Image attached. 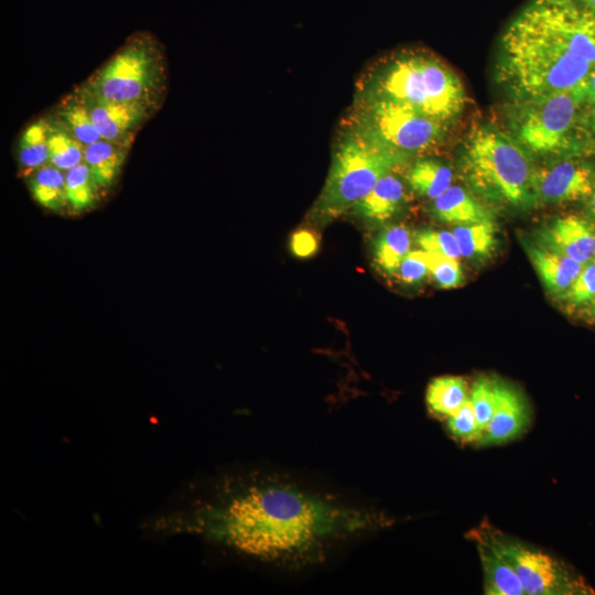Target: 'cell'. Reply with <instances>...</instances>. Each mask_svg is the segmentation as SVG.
Listing matches in <instances>:
<instances>
[{"label": "cell", "instance_id": "1", "mask_svg": "<svg viewBox=\"0 0 595 595\" xmlns=\"http://www.w3.org/2000/svg\"><path fill=\"white\" fill-rule=\"evenodd\" d=\"M374 511L315 490L288 475H251L210 511L209 531L229 547L273 567L300 570L383 527Z\"/></svg>", "mask_w": 595, "mask_h": 595}, {"label": "cell", "instance_id": "2", "mask_svg": "<svg viewBox=\"0 0 595 595\" xmlns=\"http://www.w3.org/2000/svg\"><path fill=\"white\" fill-rule=\"evenodd\" d=\"M595 68V10L578 0H531L508 23L497 78L515 104L587 90Z\"/></svg>", "mask_w": 595, "mask_h": 595}, {"label": "cell", "instance_id": "3", "mask_svg": "<svg viewBox=\"0 0 595 595\" xmlns=\"http://www.w3.org/2000/svg\"><path fill=\"white\" fill-rule=\"evenodd\" d=\"M359 94L405 104L447 123L467 101L459 77L439 58L424 53L401 54L377 66Z\"/></svg>", "mask_w": 595, "mask_h": 595}, {"label": "cell", "instance_id": "4", "mask_svg": "<svg viewBox=\"0 0 595 595\" xmlns=\"http://www.w3.org/2000/svg\"><path fill=\"white\" fill-rule=\"evenodd\" d=\"M463 170L486 198L523 207L534 202V166L528 150L508 133L488 125L475 128L465 143Z\"/></svg>", "mask_w": 595, "mask_h": 595}, {"label": "cell", "instance_id": "5", "mask_svg": "<svg viewBox=\"0 0 595 595\" xmlns=\"http://www.w3.org/2000/svg\"><path fill=\"white\" fill-rule=\"evenodd\" d=\"M405 156L348 126L335 149L326 183L316 202V217L331 219L354 207Z\"/></svg>", "mask_w": 595, "mask_h": 595}, {"label": "cell", "instance_id": "6", "mask_svg": "<svg viewBox=\"0 0 595 595\" xmlns=\"http://www.w3.org/2000/svg\"><path fill=\"white\" fill-rule=\"evenodd\" d=\"M348 126L405 155L436 147L447 131V122L405 104L367 94H359Z\"/></svg>", "mask_w": 595, "mask_h": 595}, {"label": "cell", "instance_id": "7", "mask_svg": "<svg viewBox=\"0 0 595 595\" xmlns=\"http://www.w3.org/2000/svg\"><path fill=\"white\" fill-rule=\"evenodd\" d=\"M163 57L145 34L130 39L88 82L84 90L116 102L152 107L161 93Z\"/></svg>", "mask_w": 595, "mask_h": 595}, {"label": "cell", "instance_id": "8", "mask_svg": "<svg viewBox=\"0 0 595 595\" xmlns=\"http://www.w3.org/2000/svg\"><path fill=\"white\" fill-rule=\"evenodd\" d=\"M586 90L554 93L516 104L512 129L528 151L541 155L571 149L577 137Z\"/></svg>", "mask_w": 595, "mask_h": 595}, {"label": "cell", "instance_id": "9", "mask_svg": "<svg viewBox=\"0 0 595 595\" xmlns=\"http://www.w3.org/2000/svg\"><path fill=\"white\" fill-rule=\"evenodd\" d=\"M467 537L482 540L494 548L515 570L526 594H594L593 588L572 566L537 547L506 534L486 521L473 529Z\"/></svg>", "mask_w": 595, "mask_h": 595}, {"label": "cell", "instance_id": "10", "mask_svg": "<svg viewBox=\"0 0 595 595\" xmlns=\"http://www.w3.org/2000/svg\"><path fill=\"white\" fill-rule=\"evenodd\" d=\"M594 192L595 171L578 160L565 159L534 171L536 202L564 204L592 196Z\"/></svg>", "mask_w": 595, "mask_h": 595}, {"label": "cell", "instance_id": "11", "mask_svg": "<svg viewBox=\"0 0 595 595\" xmlns=\"http://www.w3.org/2000/svg\"><path fill=\"white\" fill-rule=\"evenodd\" d=\"M495 408L480 441L482 445H498L513 441L524 433L530 424V407L516 387L495 379Z\"/></svg>", "mask_w": 595, "mask_h": 595}, {"label": "cell", "instance_id": "12", "mask_svg": "<svg viewBox=\"0 0 595 595\" xmlns=\"http://www.w3.org/2000/svg\"><path fill=\"white\" fill-rule=\"evenodd\" d=\"M80 96L101 138L119 143H129L133 131L151 109L139 104L104 100L84 89Z\"/></svg>", "mask_w": 595, "mask_h": 595}, {"label": "cell", "instance_id": "13", "mask_svg": "<svg viewBox=\"0 0 595 595\" xmlns=\"http://www.w3.org/2000/svg\"><path fill=\"white\" fill-rule=\"evenodd\" d=\"M543 246L585 264L595 260V226L569 215L555 219L542 231Z\"/></svg>", "mask_w": 595, "mask_h": 595}, {"label": "cell", "instance_id": "14", "mask_svg": "<svg viewBox=\"0 0 595 595\" xmlns=\"http://www.w3.org/2000/svg\"><path fill=\"white\" fill-rule=\"evenodd\" d=\"M527 252L545 289L563 296L584 264L545 246L527 244Z\"/></svg>", "mask_w": 595, "mask_h": 595}, {"label": "cell", "instance_id": "15", "mask_svg": "<svg viewBox=\"0 0 595 595\" xmlns=\"http://www.w3.org/2000/svg\"><path fill=\"white\" fill-rule=\"evenodd\" d=\"M432 212L439 220L456 226L493 220L489 210L459 185H452L435 198Z\"/></svg>", "mask_w": 595, "mask_h": 595}, {"label": "cell", "instance_id": "16", "mask_svg": "<svg viewBox=\"0 0 595 595\" xmlns=\"http://www.w3.org/2000/svg\"><path fill=\"white\" fill-rule=\"evenodd\" d=\"M403 199V183L396 175L388 173L380 177L353 208L357 215L366 219L382 223L398 212Z\"/></svg>", "mask_w": 595, "mask_h": 595}, {"label": "cell", "instance_id": "17", "mask_svg": "<svg viewBox=\"0 0 595 595\" xmlns=\"http://www.w3.org/2000/svg\"><path fill=\"white\" fill-rule=\"evenodd\" d=\"M484 573V593L488 595H523V585L510 564L489 544L474 539Z\"/></svg>", "mask_w": 595, "mask_h": 595}, {"label": "cell", "instance_id": "18", "mask_svg": "<svg viewBox=\"0 0 595 595\" xmlns=\"http://www.w3.org/2000/svg\"><path fill=\"white\" fill-rule=\"evenodd\" d=\"M128 144L100 139L84 148V162L89 166L95 185L107 186L116 177Z\"/></svg>", "mask_w": 595, "mask_h": 595}, {"label": "cell", "instance_id": "19", "mask_svg": "<svg viewBox=\"0 0 595 595\" xmlns=\"http://www.w3.org/2000/svg\"><path fill=\"white\" fill-rule=\"evenodd\" d=\"M469 398L467 382L459 376L434 378L426 389V404L432 414L448 419Z\"/></svg>", "mask_w": 595, "mask_h": 595}, {"label": "cell", "instance_id": "20", "mask_svg": "<svg viewBox=\"0 0 595 595\" xmlns=\"http://www.w3.org/2000/svg\"><path fill=\"white\" fill-rule=\"evenodd\" d=\"M408 182L418 195L435 199L453 185L452 169L434 159H420L411 166Z\"/></svg>", "mask_w": 595, "mask_h": 595}, {"label": "cell", "instance_id": "21", "mask_svg": "<svg viewBox=\"0 0 595 595\" xmlns=\"http://www.w3.org/2000/svg\"><path fill=\"white\" fill-rule=\"evenodd\" d=\"M411 235L402 225L383 228L374 244V259L377 267L388 273H396L403 258L410 252Z\"/></svg>", "mask_w": 595, "mask_h": 595}, {"label": "cell", "instance_id": "22", "mask_svg": "<svg viewBox=\"0 0 595 595\" xmlns=\"http://www.w3.org/2000/svg\"><path fill=\"white\" fill-rule=\"evenodd\" d=\"M452 232L457 241L461 256L468 259H485L491 256L497 246L494 220L459 225Z\"/></svg>", "mask_w": 595, "mask_h": 595}, {"label": "cell", "instance_id": "23", "mask_svg": "<svg viewBox=\"0 0 595 595\" xmlns=\"http://www.w3.org/2000/svg\"><path fill=\"white\" fill-rule=\"evenodd\" d=\"M31 173L30 186L34 198L47 208L60 209L67 201L63 171L46 163Z\"/></svg>", "mask_w": 595, "mask_h": 595}, {"label": "cell", "instance_id": "24", "mask_svg": "<svg viewBox=\"0 0 595 595\" xmlns=\"http://www.w3.org/2000/svg\"><path fill=\"white\" fill-rule=\"evenodd\" d=\"M50 125L39 120L29 126L19 142V162L21 166L33 172L50 162L48 151Z\"/></svg>", "mask_w": 595, "mask_h": 595}, {"label": "cell", "instance_id": "25", "mask_svg": "<svg viewBox=\"0 0 595 595\" xmlns=\"http://www.w3.org/2000/svg\"><path fill=\"white\" fill-rule=\"evenodd\" d=\"M60 116L63 127L82 144L87 145L102 139L80 95L65 101Z\"/></svg>", "mask_w": 595, "mask_h": 595}, {"label": "cell", "instance_id": "26", "mask_svg": "<svg viewBox=\"0 0 595 595\" xmlns=\"http://www.w3.org/2000/svg\"><path fill=\"white\" fill-rule=\"evenodd\" d=\"M55 129L50 126V162L62 171H67L84 161V148L65 127Z\"/></svg>", "mask_w": 595, "mask_h": 595}, {"label": "cell", "instance_id": "27", "mask_svg": "<svg viewBox=\"0 0 595 595\" xmlns=\"http://www.w3.org/2000/svg\"><path fill=\"white\" fill-rule=\"evenodd\" d=\"M469 399L484 436L495 408V379L486 375L477 377L469 391Z\"/></svg>", "mask_w": 595, "mask_h": 595}, {"label": "cell", "instance_id": "28", "mask_svg": "<svg viewBox=\"0 0 595 595\" xmlns=\"http://www.w3.org/2000/svg\"><path fill=\"white\" fill-rule=\"evenodd\" d=\"M446 425L451 435L457 441L480 443L483 439V432L469 398L447 419Z\"/></svg>", "mask_w": 595, "mask_h": 595}, {"label": "cell", "instance_id": "29", "mask_svg": "<svg viewBox=\"0 0 595 595\" xmlns=\"http://www.w3.org/2000/svg\"><path fill=\"white\" fill-rule=\"evenodd\" d=\"M426 256L430 274L440 288H457L464 282L458 259L428 251Z\"/></svg>", "mask_w": 595, "mask_h": 595}, {"label": "cell", "instance_id": "30", "mask_svg": "<svg viewBox=\"0 0 595 595\" xmlns=\"http://www.w3.org/2000/svg\"><path fill=\"white\" fill-rule=\"evenodd\" d=\"M415 242L422 250L451 258L461 257L457 241L452 231L424 229L415 234Z\"/></svg>", "mask_w": 595, "mask_h": 595}, {"label": "cell", "instance_id": "31", "mask_svg": "<svg viewBox=\"0 0 595 595\" xmlns=\"http://www.w3.org/2000/svg\"><path fill=\"white\" fill-rule=\"evenodd\" d=\"M563 298L572 304H585L595 298V260L583 266Z\"/></svg>", "mask_w": 595, "mask_h": 595}, {"label": "cell", "instance_id": "32", "mask_svg": "<svg viewBox=\"0 0 595 595\" xmlns=\"http://www.w3.org/2000/svg\"><path fill=\"white\" fill-rule=\"evenodd\" d=\"M396 273L404 283L421 282L430 273L426 251L422 249L410 251L401 261Z\"/></svg>", "mask_w": 595, "mask_h": 595}, {"label": "cell", "instance_id": "33", "mask_svg": "<svg viewBox=\"0 0 595 595\" xmlns=\"http://www.w3.org/2000/svg\"><path fill=\"white\" fill-rule=\"evenodd\" d=\"M316 238L309 230H299L292 236L291 249L296 256L307 257L316 250Z\"/></svg>", "mask_w": 595, "mask_h": 595}, {"label": "cell", "instance_id": "34", "mask_svg": "<svg viewBox=\"0 0 595 595\" xmlns=\"http://www.w3.org/2000/svg\"><path fill=\"white\" fill-rule=\"evenodd\" d=\"M95 183H88L66 191L67 201L75 209H84L94 201Z\"/></svg>", "mask_w": 595, "mask_h": 595}, {"label": "cell", "instance_id": "35", "mask_svg": "<svg viewBox=\"0 0 595 595\" xmlns=\"http://www.w3.org/2000/svg\"><path fill=\"white\" fill-rule=\"evenodd\" d=\"M586 100L587 104H595V68L591 73L587 82Z\"/></svg>", "mask_w": 595, "mask_h": 595}, {"label": "cell", "instance_id": "36", "mask_svg": "<svg viewBox=\"0 0 595 595\" xmlns=\"http://www.w3.org/2000/svg\"><path fill=\"white\" fill-rule=\"evenodd\" d=\"M588 119H589L588 125H589V128H591V132H592L593 137L595 138V104L592 105V110H591Z\"/></svg>", "mask_w": 595, "mask_h": 595}, {"label": "cell", "instance_id": "37", "mask_svg": "<svg viewBox=\"0 0 595 595\" xmlns=\"http://www.w3.org/2000/svg\"><path fill=\"white\" fill-rule=\"evenodd\" d=\"M578 1L587 6L588 8L595 10V0H578Z\"/></svg>", "mask_w": 595, "mask_h": 595}, {"label": "cell", "instance_id": "38", "mask_svg": "<svg viewBox=\"0 0 595 595\" xmlns=\"http://www.w3.org/2000/svg\"><path fill=\"white\" fill-rule=\"evenodd\" d=\"M592 208H593V210L595 212V192H594V194L592 195Z\"/></svg>", "mask_w": 595, "mask_h": 595}, {"label": "cell", "instance_id": "39", "mask_svg": "<svg viewBox=\"0 0 595 595\" xmlns=\"http://www.w3.org/2000/svg\"><path fill=\"white\" fill-rule=\"evenodd\" d=\"M592 309H593V313H594V315H595V298H594V300L592 301Z\"/></svg>", "mask_w": 595, "mask_h": 595}]
</instances>
